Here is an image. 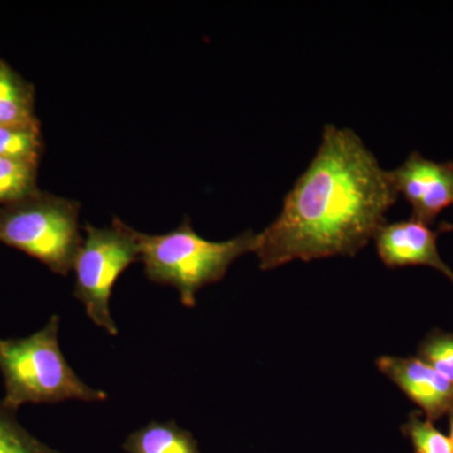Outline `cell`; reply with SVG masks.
<instances>
[{
    "instance_id": "ba28073f",
    "label": "cell",
    "mask_w": 453,
    "mask_h": 453,
    "mask_svg": "<svg viewBox=\"0 0 453 453\" xmlns=\"http://www.w3.org/2000/svg\"><path fill=\"white\" fill-rule=\"evenodd\" d=\"M377 366L434 422L453 411V383L419 357H378Z\"/></svg>"
},
{
    "instance_id": "5b68a950",
    "label": "cell",
    "mask_w": 453,
    "mask_h": 453,
    "mask_svg": "<svg viewBox=\"0 0 453 453\" xmlns=\"http://www.w3.org/2000/svg\"><path fill=\"white\" fill-rule=\"evenodd\" d=\"M85 237L74 258L73 295L82 303L89 320L110 335L119 334L110 301L113 286L125 270L140 261L139 232L120 219L111 226H85Z\"/></svg>"
},
{
    "instance_id": "7c38bea8",
    "label": "cell",
    "mask_w": 453,
    "mask_h": 453,
    "mask_svg": "<svg viewBox=\"0 0 453 453\" xmlns=\"http://www.w3.org/2000/svg\"><path fill=\"white\" fill-rule=\"evenodd\" d=\"M38 165L0 157V204L19 201L38 192Z\"/></svg>"
},
{
    "instance_id": "5bb4252c",
    "label": "cell",
    "mask_w": 453,
    "mask_h": 453,
    "mask_svg": "<svg viewBox=\"0 0 453 453\" xmlns=\"http://www.w3.org/2000/svg\"><path fill=\"white\" fill-rule=\"evenodd\" d=\"M402 432L412 442L414 453H453L451 438L438 431L427 418L423 419L419 412L410 414Z\"/></svg>"
},
{
    "instance_id": "30bf717a",
    "label": "cell",
    "mask_w": 453,
    "mask_h": 453,
    "mask_svg": "<svg viewBox=\"0 0 453 453\" xmlns=\"http://www.w3.org/2000/svg\"><path fill=\"white\" fill-rule=\"evenodd\" d=\"M35 120V88L0 59V124Z\"/></svg>"
},
{
    "instance_id": "9c48e42d",
    "label": "cell",
    "mask_w": 453,
    "mask_h": 453,
    "mask_svg": "<svg viewBox=\"0 0 453 453\" xmlns=\"http://www.w3.org/2000/svg\"><path fill=\"white\" fill-rule=\"evenodd\" d=\"M122 449L127 453H201L193 434L173 421L149 422L130 434Z\"/></svg>"
},
{
    "instance_id": "7a4b0ae2",
    "label": "cell",
    "mask_w": 453,
    "mask_h": 453,
    "mask_svg": "<svg viewBox=\"0 0 453 453\" xmlns=\"http://www.w3.org/2000/svg\"><path fill=\"white\" fill-rule=\"evenodd\" d=\"M58 315L27 338L0 339L3 404L16 412L22 405L65 401L104 402L107 395L91 388L73 372L59 347Z\"/></svg>"
},
{
    "instance_id": "6da1fadb",
    "label": "cell",
    "mask_w": 453,
    "mask_h": 453,
    "mask_svg": "<svg viewBox=\"0 0 453 453\" xmlns=\"http://www.w3.org/2000/svg\"><path fill=\"white\" fill-rule=\"evenodd\" d=\"M396 199L389 170L356 131L326 125L314 159L285 196L281 213L256 234L252 252L262 270L357 255L386 225Z\"/></svg>"
},
{
    "instance_id": "4fadbf2b",
    "label": "cell",
    "mask_w": 453,
    "mask_h": 453,
    "mask_svg": "<svg viewBox=\"0 0 453 453\" xmlns=\"http://www.w3.org/2000/svg\"><path fill=\"white\" fill-rule=\"evenodd\" d=\"M0 401V453H64L33 437Z\"/></svg>"
},
{
    "instance_id": "277c9868",
    "label": "cell",
    "mask_w": 453,
    "mask_h": 453,
    "mask_svg": "<svg viewBox=\"0 0 453 453\" xmlns=\"http://www.w3.org/2000/svg\"><path fill=\"white\" fill-rule=\"evenodd\" d=\"M80 203L50 195H33L0 208V242L38 259L57 275L73 271L81 247Z\"/></svg>"
},
{
    "instance_id": "9a60e30c",
    "label": "cell",
    "mask_w": 453,
    "mask_h": 453,
    "mask_svg": "<svg viewBox=\"0 0 453 453\" xmlns=\"http://www.w3.org/2000/svg\"><path fill=\"white\" fill-rule=\"evenodd\" d=\"M418 357L453 383V333L434 330L419 345Z\"/></svg>"
},
{
    "instance_id": "8992f818",
    "label": "cell",
    "mask_w": 453,
    "mask_h": 453,
    "mask_svg": "<svg viewBox=\"0 0 453 453\" xmlns=\"http://www.w3.org/2000/svg\"><path fill=\"white\" fill-rule=\"evenodd\" d=\"M396 193L412 208V219L434 225L441 211L453 204V163H437L413 151L389 170Z\"/></svg>"
},
{
    "instance_id": "3957f363",
    "label": "cell",
    "mask_w": 453,
    "mask_h": 453,
    "mask_svg": "<svg viewBox=\"0 0 453 453\" xmlns=\"http://www.w3.org/2000/svg\"><path fill=\"white\" fill-rule=\"evenodd\" d=\"M256 234L246 231L232 240L213 242L196 234L189 219L169 234L139 232L140 261L151 282L179 292L188 309L196 306L198 291L219 282L235 259L252 252Z\"/></svg>"
},
{
    "instance_id": "8fae6325",
    "label": "cell",
    "mask_w": 453,
    "mask_h": 453,
    "mask_svg": "<svg viewBox=\"0 0 453 453\" xmlns=\"http://www.w3.org/2000/svg\"><path fill=\"white\" fill-rule=\"evenodd\" d=\"M42 151L40 120L0 124V157L40 165Z\"/></svg>"
},
{
    "instance_id": "2e32d148",
    "label": "cell",
    "mask_w": 453,
    "mask_h": 453,
    "mask_svg": "<svg viewBox=\"0 0 453 453\" xmlns=\"http://www.w3.org/2000/svg\"><path fill=\"white\" fill-rule=\"evenodd\" d=\"M449 438L453 442V411L449 413Z\"/></svg>"
},
{
    "instance_id": "52a82bcc",
    "label": "cell",
    "mask_w": 453,
    "mask_h": 453,
    "mask_svg": "<svg viewBox=\"0 0 453 453\" xmlns=\"http://www.w3.org/2000/svg\"><path fill=\"white\" fill-rule=\"evenodd\" d=\"M451 229L449 223L432 229L414 219L386 223L374 237L378 256L387 267L428 266L453 282V271L441 258L437 247L438 235Z\"/></svg>"
}]
</instances>
